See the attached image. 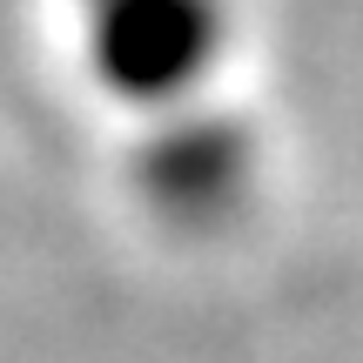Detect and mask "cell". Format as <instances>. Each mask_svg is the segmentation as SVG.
Wrapping results in <instances>:
<instances>
[{"instance_id":"6da1fadb","label":"cell","mask_w":363,"mask_h":363,"mask_svg":"<svg viewBox=\"0 0 363 363\" xmlns=\"http://www.w3.org/2000/svg\"><path fill=\"white\" fill-rule=\"evenodd\" d=\"M94 67L128 101L182 94L222 40L216 0H88Z\"/></svg>"}]
</instances>
